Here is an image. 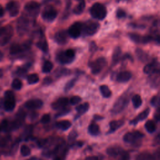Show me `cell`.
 <instances>
[{
	"label": "cell",
	"mask_w": 160,
	"mask_h": 160,
	"mask_svg": "<svg viewBox=\"0 0 160 160\" xmlns=\"http://www.w3.org/2000/svg\"><path fill=\"white\" fill-rule=\"evenodd\" d=\"M90 14L92 17L99 20H104L107 15V10L106 7L99 3L94 4L90 9Z\"/></svg>",
	"instance_id": "6da1fadb"
},
{
	"label": "cell",
	"mask_w": 160,
	"mask_h": 160,
	"mask_svg": "<svg viewBox=\"0 0 160 160\" xmlns=\"http://www.w3.org/2000/svg\"><path fill=\"white\" fill-rule=\"evenodd\" d=\"M13 35V28L10 25L0 28V46L7 44Z\"/></svg>",
	"instance_id": "7a4b0ae2"
},
{
	"label": "cell",
	"mask_w": 160,
	"mask_h": 160,
	"mask_svg": "<svg viewBox=\"0 0 160 160\" xmlns=\"http://www.w3.org/2000/svg\"><path fill=\"white\" fill-rule=\"evenodd\" d=\"M58 16V11L53 6L49 5L46 6L42 11V18L47 22L53 21Z\"/></svg>",
	"instance_id": "3957f363"
},
{
	"label": "cell",
	"mask_w": 160,
	"mask_h": 160,
	"mask_svg": "<svg viewBox=\"0 0 160 160\" xmlns=\"http://www.w3.org/2000/svg\"><path fill=\"white\" fill-rule=\"evenodd\" d=\"M75 58V52L74 50L69 49L65 51L59 53L57 56L58 61L61 64H69L71 63Z\"/></svg>",
	"instance_id": "277c9868"
},
{
	"label": "cell",
	"mask_w": 160,
	"mask_h": 160,
	"mask_svg": "<svg viewBox=\"0 0 160 160\" xmlns=\"http://www.w3.org/2000/svg\"><path fill=\"white\" fill-rule=\"evenodd\" d=\"M106 65V60L105 58H99L97 60L90 63V67L91 68V72L94 74L100 73Z\"/></svg>",
	"instance_id": "5b68a950"
},
{
	"label": "cell",
	"mask_w": 160,
	"mask_h": 160,
	"mask_svg": "<svg viewBox=\"0 0 160 160\" xmlns=\"http://www.w3.org/2000/svg\"><path fill=\"white\" fill-rule=\"evenodd\" d=\"M4 108L7 111H13L16 106V101L14 93L11 91H6L5 94Z\"/></svg>",
	"instance_id": "8992f818"
},
{
	"label": "cell",
	"mask_w": 160,
	"mask_h": 160,
	"mask_svg": "<svg viewBox=\"0 0 160 160\" xmlns=\"http://www.w3.org/2000/svg\"><path fill=\"white\" fill-rule=\"evenodd\" d=\"M100 25L97 22L88 21L83 24L82 33L88 36H92L98 31Z\"/></svg>",
	"instance_id": "52a82bcc"
},
{
	"label": "cell",
	"mask_w": 160,
	"mask_h": 160,
	"mask_svg": "<svg viewBox=\"0 0 160 160\" xmlns=\"http://www.w3.org/2000/svg\"><path fill=\"white\" fill-rule=\"evenodd\" d=\"M25 10L31 17H36L40 11V5L34 1L28 2L25 6Z\"/></svg>",
	"instance_id": "ba28073f"
},
{
	"label": "cell",
	"mask_w": 160,
	"mask_h": 160,
	"mask_svg": "<svg viewBox=\"0 0 160 160\" xmlns=\"http://www.w3.org/2000/svg\"><path fill=\"white\" fill-rule=\"evenodd\" d=\"M144 136L145 135L143 133L138 131H134L126 133L123 136V140L128 143L135 144Z\"/></svg>",
	"instance_id": "9c48e42d"
},
{
	"label": "cell",
	"mask_w": 160,
	"mask_h": 160,
	"mask_svg": "<svg viewBox=\"0 0 160 160\" xmlns=\"http://www.w3.org/2000/svg\"><path fill=\"white\" fill-rule=\"evenodd\" d=\"M83 29V23L76 22L73 24L68 29V33L70 36L75 39L81 36Z\"/></svg>",
	"instance_id": "30bf717a"
},
{
	"label": "cell",
	"mask_w": 160,
	"mask_h": 160,
	"mask_svg": "<svg viewBox=\"0 0 160 160\" xmlns=\"http://www.w3.org/2000/svg\"><path fill=\"white\" fill-rule=\"evenodd\" d=\"M128 98L127 96H123L121 98H120L116 103L114 105V106L112 109V111L114 113H118L121 111H123L124 108L127 106V105L128 104Z\"/></svg>",
	"instance_id": "8fae6325"
},
{
	"label": "cell",
	"mask_w": 160,
	"mask_h": 160,
	"mask_svg": "<svg viewBox=\"0 0 160 160\" xmlns=\"http://www.w3.org/2000/svg\"><path fill=\"white\" fill-rule=\"evenodd\" d=\"M31 45V42L27 41L23 44L14 43L12 44L10 48V53L11 55H15L19 54L23 51L28 49Z\"/></svg>",
	"instance_id": "7c38bea8"
},
{
	"label": "cell",
	"mask_w": 160,
	"mask_h": 160,
	"mask_svg": "<svg viewBox=\"0 0 160 160\" xmlns=\"http://www.w3.org/2000/svg\"><path fill=\"white\" fill-rule=\"evenodd\" d=\"M20 5L18 2L12 1L6 5V10L12 17H17L20 12Z\"/></svg>",
	"instance_id": "4fadbf2b"
},
{
	"label": "cell",
	"mask_w": 160,
	"mask_h": 160,
	"mask_svg": "<svg viewBox=\"0 0 160 160\" xmlns=\"http://www.w3.org/2000/svg\"><path fill=\"white\" fill-rule=\"evenodd\" d=\"M128 36L130 38L131 40L132 41L136 43H148L150 42L153 38L150 36H142L140 35L138 33H131L128 34Z\"/></svg>",
	"instance_id": "5bb4252c"
},
{
	"label": "cell",
	"mask_w": 160,
	"mask_h": 160,
	"mask_svg": "<svg viewBox=\"0 0 160 160\" xmlns=\"http://www.w3.org/2000/svg\"><path fill=\"white\" fill-rule=\"evenodd\" d=\"M68 31L65 30H61L58 31L55 35V41L60 44L63 45L67 43L68 40Z\"/></svg>",
	"instance_id": "9a60e30c"
},
{
	"label": "cell",
	"mask_w": 160,
	"mask_h": 160,
	"mask_svg": "<svg viewBox=\"0 0 160 160\" xmlns=\"http://www.w3.org/2000/svg\"><path fill=\"white\" fill-rule=\"evenodd\" d=\"M29 25L28 18L26 16H21L18 21L17 28L20 33L23 34L28 30Z\"/></svg>",
	"instance_id": "2e32d148"
},
{
	"label": "cell",
	"mask_w": 160,
	"mask_h": 160,
	"mask_svg": "<svg viewBox=\"0 0 160 160\" xmlns=\"http://www.w3.org/2000/svg\"><path fill=\"white\" fill-rule=\"evenodd\" d=\"M68 102L69 100L68 98H60L52 103L51 107L55 110H61L63 108H65V107L68 105Z\"/></svg>",
	"instance_id": "e0dca14e"
},
{
	"label": "cell",
	"mask_w": 160,
	"mask_h": 160,
	"mask_svg": "<svg viewBox=\"0 0 160 160\" xmlns=\"http://www.w3.org/2000/svg\"><path fill=\"white\" fill-rule=\"evenodd\" d=\"M43 105V101L41 100H31L26 101L25 104V106L26 108L29 109H36L42 107Z\"/></svg>",
	"instance_id": "ac0fdd59"
},
{
	"label": "cell",
	"mask_w": 160,
	"mask_h": 160,
	"mask_svg": "<svg viewBox=\"0 0 160 160\" xmlns=\"http://www.w3.org/2000/svg\"><path fill=\"white\" fill-rule=\"evenodd\" d=\"M143 71L148 74H151L154 73H159V66L158 64L154 62L147 65L144 67Z\"/></svg>",
	"instance_id": "d6986e66"
},
{
	"label": "cell",
	"mask_w": 160,
	"mask_h": 160,
	"mask_svg": "<svg viewBox=\"0 0 160 160\" xmlns=\"http://www.w3.org/2000/svg\"><path fill=\"white\" fill-rule=\"evenodd\" d=\"M150 113V109L149 108L145 109L143 111H142L141 113H139L136 118H135L131 121H130V124L133 125H136V124H138L139 121H143L144 120H145L148 116Z\"/></svg>",
	"instance_id": "ffe728a7"
},
{
	"label": "cell",
	"mask_w": 160,
	"mask_h": 160,
	"mask_svg": "<svg viewBox=\"0 0 160 160\" xmlns=\"http://www.w3.org/2000/svg\"><path fill=\"white\" fill-rule=\"evenodd\" d=\"M90 108V104L88 103H85L82 105H80L76 108V110L77 111L76 116L74 117V120L78 119L81 116L88 111Z\"/></svg>",
	"instance_id": "44dd1931"
},
{
	"label": "cell",
	"mask_w": 160,
	"mask_h": 160,
	"mask_svg": "<svg viewBox=\"0 0 160 160\" xmlns=\"http://www.w3.org/2000/svg\"><path fill=\"white\" fill-rule=\"evenodd\" d=\"M131 78V73L129 71H124L120 72L116 77V79L118 82L120 83H126L130 81Z\"/></svg>",
	"instance_id": "7402d4cb"
},
{
	"label": "cell",
	"mask_w": 160,
	"mask_h": 160,
	"mask_svg": "<svg viewBox=\"0 0 160 160\" xmlns=\"http://www.w3.org/2000/svg\"><path fill=\"white\" fill-rule=\"evenodd\" d=\"M123 151V150L119 147H110L107 149L106 153L109 156L115 158L120 156Z\"/></svg>",
	"instance_id": "603a6c76"
},
{
	"label": "cell",
	"mask_w": 160,
	"mask_h": 160,
	"mask_svg": "<svg viewBox=\"0 0 160 160\" xmlns=\"http://www.w3.org/2000/svg\"><path fill=\"white\" fill-rule=\"evenodd\" d=\"M124 124V121L122 120L112 121L109 123V133H111L121 127Z\"/></svg>",
	"instance_id": "cb8c5ba5"
},
{
	"label": "cell",
	"mask_w": 160,
	"mask_h": 160,
	"mask_svg": "<svg viewBox=\"0 0 160 160\" xmlns=\"http://www.w3.org/2000/svg\"><path fill=\"white\" fill-rule=\"evenodd\" d=\"M56 126L58 129L63 131H66L71 126V123L68 120H62L57 122Z\"/></svg>",
	"instance_id": "d4e9b609"
},
{
	"label": "cell",
	"mask_w": 160,
	"mask_h": 160,
	"mask_svg": "<svg viewBox=\"0 0 160 160\" xmlns=\"http://www.w3.org/2000/svg\"><path fill=\"white\" fill-rule=\"evenodd\" d=\"M121 50L120 47L115 48V49L113 53V56H112V59H113V63L114 65L117 64L121 59Z\"/></svg>",
	"instance_id": "484cf974"
},
{
	"label": "cell",
	"mask_w": 160,
	"mask_h": 160,
	"mask_svg": "<svg viewBox=\"0 0 160 160\" xmlns=\"http://www.w3.org/2000/svg\"><path fill=\"white\" fill-rule=\"evenodd\" d=\"M36 46L44 53L48 51V43L44 37L36 43Z\"/></svg>",
	"instance_id": "4316f807"
},
{
	"label": "cell",
	"mask_w": 160,
	"mask_h": 160,
	"mask_svg": "<svg viewBox=\"0 0 160 160\" xmlns=\"http://www.w3.org/2000/svg\"><path fill=\"white\" fill-rule=\"evenodd\" d=\"M89 133L92 136H97L100 133V127L96 123H91L88 127Z\"/></svg>",
	"instance_id": "83f0119b"
},
{
	"label": "cell",
	"mask_w": 160,
	"mask_h": 160,
	"mask_svg": "<svg viewBox=\"0 0 160 160\" xmlns=\"http://www.w3.org/2000/svg\"><path fill=\"white\" fill-rule=\"evenodd\" d=\"M79 4L73 10V13L78 15L82 14L83 12L85 6H86L85 0H80V1H79Z\"/></svg>",
	"instance_id": "f1b7e54d"
},
{
	"label": "cell",
	"mask_w": 160,
	"mask_h": 160,
	"mask_svg": "<svg viewBox=\"0 0 160 160\" xmlns=\"http://www.w3.org/2000/svg\"><path fill=\"white\" fill-rule=\"evenodd\" d=\"M145 128L148 133H154L156 130V123L153 120H148L145 123Z\"/></svg>",
	"instance_id": "f546056e"
},
{
	"label": "cell",
	"mask_w": 160,
	"mask_h": 160,
	"mask_svg": "<svg viewBox=\"0 0 160 160\" xmlns=\"http://www.w3.org/2000/svg\"><path fill=\"white\" fill-rule=\"evenodd\" d=\"M136 54L138 58L140 61H141L143 62H145V61H148V58H149L148 55L145 51H143L141 49L137 48L136 50Z\"/></svg>",
	"instance_id": "4dcf8cb0"
},
{
	"label": "cell",
	"mask_w": 160,
	"mask_h": 160,
	"mask_svg": "<svg viewBox=\"0 0 160 160\" xmlns=\"http://www.w3.org/2000/svg\"><path fill=\"white\" fill-rule=\"evenodd\" d=\"M101 93L105 98H109L111 96V91L107 85H103L100 87Z\"/></svg>",
	"instance_id": "1f68e13d"
},
{
	"label": "cell",
	"mask_w": 160,
	"mask_h": 160,
	"mask_svg": "<svg viewBox=\"0 0 160 160\" xmlns=\"http://www.w3.org/2000/svg\"><path fill=\"white\" fill-rule=\"evenodd\" d=\"M27 81L29 85L36 84L39 82L40 78L37 74H31L27 77Z\"/></svg>",
	"instance_id": "d6a6232c"
},
{
	"label": "cell",
	"mask_w": 160,
	"mask_h": 160,
	"mask_svg": "<svg viewBox=\"0 0 160 160\" xmlns=\"http://www.w3.org/2000/svg\"><path fill=\"white\" fill-rule=\"evenodd\" d=\"M132 103L135 108H139L142 105V99L139 94L134 95L132 98Z\"/></svg>",
	"instance_id": "836d02e7"
},
{
	"label": "cell",
	"mask_w": 160,
	"mask_h": 160,
	"mask_svg": "<svg viewBox=\"0 0 160 160\" xmlns=\"http://www.w3.org/2000/svg\"><path fill=\"white\" fill-rule=\"evenodd\" d=\"M53 68V64L50 61H46L43 64L42 71L44 73H50Z\"/></svg>",
	"instance_id": "e575fe53"
},
{
	"label": "cell",
	"mask_w": 160,
	"mask_h": 160,
	"mask_svg": "<svg viewBox=\"0 0 160 160\" xmlns=\"http://www.w3.org/2000/svg\"><path fill=\"white\" fill-rule=\"evenodd\" d=\"M11 85H12V87L13 89H14L16 90H20L21 89V88L23 86V83L20 79H19L18 78H15L13 81Z\"/></svg>",
	"instance_id": "d590c367"
},
{
	"label": "cell",
	"mask_w": 160,
	"mask_h": 160,
	"mask_svg": "<svg viewBox=\"0 0 160 160\" xmlns=\"http://www.w3.org/2000/svg\"><path fill=\"white\" fill-rule=\"evenodd\" d=\"M136 159H141V160H150V159H154V157L150 153H143L141 154H139L136 158Z\"/></svg>",
	"instance_id": "8d00e7d4"
},
{
	"label": "cell",
	"mask_w": 160,
	"mask_h": 160,
	"mask_svg": "<svg viewBox=\"0 0 160 160\" xmlns=\"http://www.w3.org/2000/svg\"><path fill=\"white\" fill-rule=\"evenodd\" d=\"M20 153L23 156H28L31 154V149L26 145H23L21 147V149H20Z\"/></svg>",
	"instance_id": "74e56055"
},
{
	"label": "cell",
	"mask_w": 160,
	"mask_h": 160,
	"mask_svg": "<svg viewBox=\"0 0 160 160\" xmlns=\"http://www.w3.org/2000/svg\"><path fill=\"white\" fill-rule=\"evenodd\" d=\"M76 82V78H73L72 79H71L70 81H69L66 84L65 88H64V90H65V91H68L69 90H70L74 86V85H75Z\"/></svg>",
	"instance_id": "f35d334b"
},
{
	"label": "cell",
	"mask_w": 160,
	"mask_h": 160,
	"mask_svg": "<svg viewBox=\"0 0 160 160\" xmlns=\"http://www.w3.org/2000/svg\"><path fill=\"white\" fill-rule=\"evenodd\" d=\"M82 101V98H80L79 96H74L72 98H71L70 100V103L71 105H76L79 104Z\"/></svg>",
	"instance_id": "ab89813d"
},
{
	"label": "cell",
	"mask_w": 160,
	"mask_h": 160,
	"mask_svg": "<svg viewBox=\"0 0 160 160\" xmlns=\"http://www.w3.org/2000/svg\"><path fill=\"white\" fill-rule=\"evenodd\" d=\"M51 120V117L50 115L49 114H44L41 119V122L43 124H46V123H48Z\"/></svg>",
	"instance_id": "60d3db41"
},
{
	"label": "cell",
	"mask_w": 160,
	"mask_h": 160,
	"mask_svg": "<svg viewBox=\"0 0 160 160\" xmlns=\"http://www.w3.org/2000/svg\"><path fill=\"white\" fill-rule=\"evenodd\" d=\"M70 111V109H65V108H63V109H61L60 111L59 112V113H58L56 115V118H58V117H60V116H65V115L68 114Z\"/></svg>",
	"instance_id": "b9f144b4"
},
{
	"label": "cell",
	"mask_w": 160,
	"mask_h": 160,
	"mask_svg": "<svg viewBox=\"0 0 160 160\" xmlns=\"http://www.w3.org/2000/svg\"><path fill=\"white\" fill-rule=\"evenodd\" d=\"M159 100L158 96H154L151 100V105L153 106H157L159 105Z\"/></svg>",
	"instance_id": "7bdbcfd3"
},
{
	"label": "cell",
	"mask_w": 160,
	"mask_h": 160,
	"mask_svg": "<svg viewBox=\"0 0 160 160\" xmlns=\"http://www.w3.org/2000/svg\"><path fill=\"white\" fill-rule=\"evenodd\" d=\"M116 17L118 18H122L126 17V13L124 10L121 9H119L116 12Z\"/></svg>",
	"instance_id": "ee69618b"
},
{
	"label": "cell",
	"mask_w": 160,
	"mask_h": 160,
	"mask_svg": "<svg viewBox=\"0 0 160 160\" xmlns=\"http://www.w3.org/2000/svg\"><path fill=\"white\" fill-rule=\"evenodd\" d=\"M78 137V133L74 131V130H73L69 135V136H68V139L70 141H73L76 138Z\"/></svg>",
	"instance_id": "f6af8a7d"
},
{
	"label": "cell",
	"mask_w": 160,
	"mask_h": 160,
	"mask_svg": "<svg viewBox=\"0 0 160 160\" xmlns=\"http://www.w3.org/2000/svg\"><path fill=\"white\" fill-rule=\"evenodd\" d=\"M52 82V79L50 77H47L45 78L44 79V81H43V84L45 85H50L51 83Z\"/></svg>",
	"instance_id": "bcb514c9"
},
{
	"label": "cell",
	"mask_w": 160,
	"mask_h": 160,
	"mask_svg": "<svg viewBox=\"0 0 160 160\" xmlns=\"http://www.w3.org/2000/svg\"><path fill=\"white\" fill-rule=\"evenodd\" d=\"M91 51H96L97 50V45L94 43H91L90 44V48Z\"/></svg>",
	"instance_id": "7dc6e473"
},
{
	"label": "cell",
	"mask_w": 160,
	"mask_h": 160,
	"mask_svg": "<svg viewBox=\"0 0 160 160\" xmlns=\"http://www.w3.org/2000/svg\"><path fill=\"white\" fill-rule=\"evenodd\" d=\"M26 73V70L25 68H19V70H18V73L19 74H20V76H21L22 74H25Z\"/></svg>",
	"instance_id": "c3c4849f"
},
{
	"label": "cell",
	"mask_w": 160,
	"mask_h": 160,
	"mask_svg": "<svg viewBox=\"0 0 160 160\" xmlns=\"http://www.w3.org/2000/svg\"><path fill=\"white\" fill-rule=\"evenodd\" d=\"M5 14V10L3 6L0 5V18L3 17Z\"/></svg>",
	"instance_id": "681fc988"
},
{
	"label": "cell",
	"mask_w": 160,
	"mask_h": 160,
	"mask_svg": "<svg viewBox=\"0 0 160 160\" xmlns=\"http://www.w3.org/2000/svg\"><path fill=\"white\" fill-rule=\"evenodd\" d=\"M99 158L97 157V156H88L87 158H86V159H90V160H97V159H98Z\"/></svg>",
	"instance_id": "f907efd6"
},
{
	"label": "cell",
	"mask_w": 160,
	"mask_h": 160,
	"mask_svg": "<svg viewBox=\"0 0 160 160\" xmlns=\"http://www.w3.org/2000/svg\"><path fill=\"white\" fill-rule=\"evenodd\" d=\"M3 56H4V55H3V53H2V52H0V61H1L3 59Z\"/></svg>",
	"instance_id": "816d5d0a"
},
{
	"label": "cell",
	"mask_w": 160,
	"mask_h": 160,
	"mask_svg": "<svg viewBox=\"0 0 160 160\" xmlns=\"http://www.w3.org/2000/svg\"><path fill=\"white\" fill-rule=\"evenodd\" d=\"M3 76V71L2 70H0V78H2Z\"/></svg>",
	"instance_id": "f5cc1de1"
},
{
	"label": "cell",
	"mask_w": 160,
	"mask_h": 160,
	"mask_svg": "<svg viewBox=\"0 0 160 160\" xmlns=\"http://www.w3.org/2000/svg\"><path fill=\"white\" fill-rule=\"evenodd\" d=\"M97 118V116H94V118ZM98 118L99 119H102V118H103V117H101V116H98Z\"/></svg>",
	"instance_id": "db71d44e"
},
{
	"label": "cell",
	"mask_w": 160,
	"mask_h": 160,
	"mask_svg": "<svg viewBox=\"0 0 160 160\" xmlns=\"http://www.w3.org/2000/svg\"><path fill=\"white\" fill-rule=\"evenodd\" d=\"M1 130H2V127H1V126H0V131H1Z\"/></svg>",
	"instance_id": "11a10c76"
},
{
	"label": "cell",
	"mask_w": 160,
	"mask_h": 160,
	"mask_svg": "<svg viewBox=\"0 0 160 160\" xmlns=\"http://www.w3.org/2000/svg\"><path fill=\"white\" fill-rule=\"evenodd\" d=\"M76 1H80V0H76Z\"/></svg>",
	"instance_id": "9f6ffc18"
},
{
	"label": "cell",
	"mask_w": 160,
	"mask_h": 160,
	"mask_svg": "<svg viewBox=\"0 0 160 160\" xmlns=\"http://www.w3.org/2000/svg\"><path fill=\"white\" fill-rule=\"evenodd\" d=\"M0 25H1V23H0Z\"/></svg>",
	"instance_id": "6f0895ef"
}]
</instances>
